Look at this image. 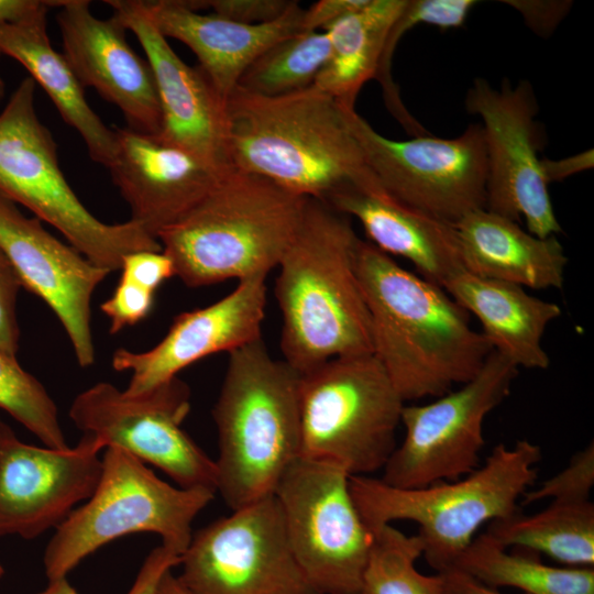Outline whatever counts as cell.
<instances>
[{
    "instance_id": "1",
    "label": "cell",
    "mask_w": 594,
    "mask_h": 594,
    "mask_svg": "<svg viewBox=\"0 0 594 594\" xmlns=\"http://www.w3.org/2000/svg\"><path fill=\"white\" fill-rule=\"evenodd\" d=\"M356 268L372 353L404 402L440 397L480 372L493 348L441 286L369 241L359 243Z\"/></svg>"
},
{
    "instance_id": "2",
    "label": "cell",
    "mask_w": 594,
    "mask_h": 594,
    "mask_svg": "<svg viewBox=\"0 0 594 594\" xmlns=\"http://www.w3.org/2000/svg\"><path fill=\"white\" fill-rule=\"evenodd\" d=\"M226 107L232 167L326 204L348 188L385 191L352 130L354 108L315 87L278 97L237 87Z\"/></svg>"
},
{
    "instance_id": "3",
    "label": "cell",
    "mask_w": 594,
    "mask_h": 594,
    "mask_svg": "<svg viewBox=\"0 0 594 594\" xmlns=\"http://www.w3.org/2000/svg\"><path fill=\"white\" fill-rule=\"evenodd\" d=\"M360 241L348 216L307 199L275 282L283 360L299 374L337 356L372 353Z\"/></svg>"
},
{
    "instance_id": "4",
    "label": "cell",
    "mask_w": 594,
    "mask_h": 594,
    "mask_svg": "<svg viewBox=\"0 0 594 594\" xmlns=\"http://www.w3.org/2000/svg\"><path fill=\"white\" fill-rule=\"evenodd\" d=\"M229 354L212 416L216 490L238 509L274 495L300 457L299 373L258 338Z\"/></svg>"
},
{
    "instance_id": "5",
    "label": "cell",
    "mask_w": 594,
    "mask_h": 594,
    "mask_svg": "<svg viewBox=\"0 0 594 594\" xmlns=\"http://www.w3.org/2000/svg\"><path fill=\"white\" fill-rule=\"evenodd\" d=\"M307 199L231 166L157 240L188 287L267 276L290 243Z\"/></svg>"
},
{
    "instance_id": "6",
    "label": "cell",
    "mask_w": 594,
    "mask_h": 594,
    "mask_svg": "<svg viewBox=\"0 0 594 594\" xmlns=\"http://www.w3.org/2000/svg\"><path fill=\"white\" fill-rule=\"evenodd\" d=\"M538 444L521 439L499 443L471 474L420 488L391 486L371 475H352L356 508L370 530L397 520L418 526L427 563L437 572L452 569L487 521L519 512L518 501L537 479Z\"/></svg>"
},
{
    "instance_id": "7",
    "label": "cell",
    "mask_w": 594,
    "mask_h": 594,
    "mask_svg": "<svg viewBox=\"0 0 594 594\" xmlns=\"http://www.w3.org/2000/svg\"><path fill=\"white\" fill-rule=\"evenodd\" d=\"M35 82L20 81L0 112V193L58 230L74 249L109 273L124 255L162 250L160 241L129 220L109 224L79 200L59 166L57 144L35 110Z\"/></svg>"
},
{
    "instance_id": "8",
    "label": "cell",
    "mask_w": 594,
    "mask_h": 594,
    "mask_svg": "<svg viewBox=\"0 0 594 594\" xmlns=\"http://www.w3.org/2000/svg\"><path fill=\"white\" fill-rule=\"evenodd\" d=\"M208 488H184L161 480L141 460L109 447L92 495L56 528L44 552L48 581L66 578L89 554L134 532H153L182 556L193 522L213 499Z\"/></svg>"
},
{
    "instance_id": "9",
    "label": "cell",
    "mask_w": 594,
    "mask_h": 594,
    "mask_svg": "<svg viewBox=\"0 0 594 594\" xmlns=\"http://www.w3.org/2000/svg\"><path fill=\"white\" fill-rule=\"evenodd\" d=\"M300 457L352 475L383 470L405 402L373 353L330 359L299 374Z\"/></svg>"
},
{
    "instance_id": "10",
    "label": "cell",
    "mask_w": 594,
    "mask_h": 594,
    "mask_svg": "<svg viewBox=\"0 0 594 594\" xmlns=\"http://www.w3.org/2000/svg\"><path fill=\"white\" fill-rule=\"evenodd\" d=\"M349 480L336 465L299 457L274 492L294 557L318 594H361L372 531Z\"/></svg>"
},
{
    "instance_id": "11",
    "label": "cell",
    "mask_w": 594,
    "mask_h": 594,
    "mask_svg": "<svg viewBox=\"0 0 594 594\" xmlns=\"http://www.w3.org/2000/svg\"><path fill=\"white\" fill-rule=\"evenodd\" d=\"M518 367L493 351L469 382L435 402L404 405L402 443L381 480L399 488H420L460 480L474 472L485 443L486 416L510 394Z\"/></svg>"
},
{
    "instance_id": "12",
    "label": "cell",
    "mask_w": 594,
    "mask_h": 594,
    "mask_svg": "<svg viewBox=\"0 0 594 594\" xmlns=\"http://www.w3.org/2000/svg\"><path fill=\"white\" fill-rule=\"evenodd\" d=\"M189 411L190 389L177 376L136 395L97 383L75 397L69 417L103 449L129 452L163 471L179 487L217 493L215 460L182 427Z\"/></svg>"
},
{
    "instance_id": "13",
    "label": "cell",
    "mask_w": 594,
    "mask_h": 594,
    "mask_svg": "<svg viewBox=\"0 0 594 594\" xmlns=\"http://www.w3.org/2000/svg\"><path fill=\"white\" fill-rule=\"evenodd\" d=\"M350 122L370 169L392 198L452 224L485 208L487 153L480 123L455 138L397 141L378 133L355 109Z\"/></svg>"
},
{
    "instance_id": "14",
    "label": "cell",
    "mask_w": 594,
    "mask_h": 594,
    "mask_svg": "<svg viewBox=\"0 0 594 594\" xmlns=\"http://www.w3.org/2000/svg\"><path fill=\"white\" fill-rule=\"evenodd\" d=\"M179 565L191 594H318L294 557L274 495L193 534Z\"/></svg>"
},
{
    "instance_id": "15",
    "label": "cell",
    "mask_w": 594,
    "mask_h": 594,
    "mask_svg": "<svg viewBox=\"0 0 594 594\" xmlns=\"http://www.w3.org/2000/svg\"><path fill=\"white\" fill-rule=\"evenodd\" d=\"M465 109L481 120L487 153L485 208L518 222L539 238L562 232L553 210L538 151L536 116L539 111L531 84L504 80L493 87L475 78L465 96Z\"/></svg>"
},
{
    "instance_id": "16",
    "label": "cell",
    "mask_w": 594,
    "mask_h": 594,
    "mask_svg": "<svg viewBox=\"0 0 594 594\" xmlns=\"http://www.w3.org/2000/svg\"><path fill=\"white\" fill-rule=\"evenodd\" d=\"M101 450L88 435L73 448L28 444L0 420V537L33 539L57 528L92 495Z\"/></svg>"
},
{
    "instance_id": "17",
    "label": "cell",
    "mask_w": 594,
    "mask_h": 594,
    "mask_svg": "<svg viewBox=\"0 0 594 594\" xmlns=\"http://www.w3.org/2000/svg\"><path fill=\"white\" fill-rule=\"evenodd\" d=\"M0 249L22 287L40 297L55 314L81 367L95 363L90 305L109 272L87 260L72 245L51 234L35 217L0 193Z\"/></svg>"
},
{
    "instance_id": "18",
    "label": "cell",
    "mask_w": 594,
    "mask_h": 594,
    "mask_svg": "<svg viewBox=\"0 0 594 594\" xmlns=\"http://www.w3.org/2000/svg\"><path fill=\"white\" fill-rule=\"evenodd\" d=\"M112 15L141 44L154 74L161 113L160 136L218 169L229 160L226 99L204 70L186 64L144 10L142 0H107Z\"/></svg>"
},
{
    "instance_id": "19",
    "label": "cell",
    "mask_w": 594,
    "mask_h": 594,
    "mask_svg": "<svg viewBox=\"0 0 594 594\" xmlns=\"http://www.w3.org/2000/svg\"><path fill=\"white\" fill-rule=\"evenodd\" d=\"M266 276L238 282L221 299L176 316L164 338L153 348L134 352L120 348L112 367L130 371L125 393L136 395L177 377L195 362L228 352L262 337L266 306Z\"/></svg>"
},
{
    "instance_id": "20",
    "label": "cell",
    "mask_w": 594,
    "mask_h": 594,
    "mask_svg": "<svg viewBox=\"0 0 594 594\" xmlns=\"http://www.w3.org/2000/svg\"><path fill=\"white\" fill-rule=\"evenodd\" d=\"M58 8L63 55L81 85L117 106L128 128L160 134L162 113L154 74L147 59L128 43L127 29L113 15L95 16L87 0H63Z\"/></svg>"
},
{
    "instance_id": "21",
    "label": "cell",
    "mask_w": 594,
    "mask_h": 594,
    "mask_svg": "<svg viewBox=\"0 0 594 594\" xmlns=\"http://www.w3.org/2000/svg\"><path fill=\"white\" fill-rule=\"evenodd\" d=\"M114 131L116 152L107 168L131 220L156 239L199 204L224 172L158 134L128 127Z\"/></svg>"
},
{
    "instance_id": "22",
    "label": "cell",
    "mask_w": 594,
    "mask_h": 594,
    "mask_svg": "<svg viewBox=\"0 0 594 594\" xmlns=\"http://www.w3.org/2000/svg\"><path fill=\"white\" fill-rule=\"evenodd\" d=\"M157 30L184 43L196 55L219 95L227 98L245 69L277 42L304 31V9L297 1L277 20L263 24L240 23L216 13H200L186 0L144 1Z\"/></svg>"
},
{
    "instance_id": "23",
    "label": "cell",
    "mask_w": 594,
    "mask_h": 594,
    "mask_svg": "<svg viewBox=\"0 0 594 594\" xmlns=\"http://www.w3.org/2000/svg\"><path fill=\"white\" fill-rule=\"evenodd\" d=\"M360 221L374 246L409 261L420 276L439 285L464 270L454 224L406 206L385 191L348 188L327 202Z\"/></svg>"
},
{
    "instance_id": "24",
    "label": "cell",
    "mask_w": 594,
    "mask_h": 594,
    "mask_svg": "<svg viewBox=\"0 0 594 594\" xmlns=\"http://www.w3.org/2000/svg\"><path fill=\"white\" fill-rule=\"evenodd\" d=\"M442 288L482 326V334L515 366L546 370L550 359L541 341L547 327L561 316L551 301L529 295L524 287L474 275L465 270Z\"/></svg>"
},
{
    "instance_id": "25",
    "label": "cell",
    "mask_w": 594,
    "mask_h": 594,
    "mask_svg": "<svg viewBox=\"0 0 594 594\" xmlns=\"http://www.w3.org/2000/svg\"><path fill=\"white\" fill-rule=\"evenodd\" d=\"M464 270L532 289L561 288L568 257L556 235L539 238L486 208L454 223Z\"/></svg>"
},
{
    "instance_id": "26",
    "label": "cell",
    "mask_w": 594,
    "mask_h": 594,
    "mask_svg": "<svg viewBox=\"0 0 594 594\" xmlns=\"http://www.w3.org/2000/svg\"><path fill=\"white\" fill-rule=\"evenodd\" d=\"M48 10L16 23L0 24V53L19 62L50 97L63 120L78 132L96 163L106 167L116 152V131L89 106L84 86L47 34Z\"/></svg>"
},
{
    "instance_id": "27",
    "label": "cell",
    "mask_w": 594,
    "mask_h": 594,
    "mask_svg": "<svg viewBox=\"0 0 594 594\" xmlns=\"http://www.w3.org/2000/svg\"><path fill=\"white\" fill-rule=\"evenodd\" d=\"M407 0H369L328 25L331 57L312 87L354 108L363 85L375 79L387 36Z\"/></svg>"
},
{
    "instance_id": "28",
    "label": "cell",
    "mask_w": 594,
    "mask_h": 594,
    "mask_svg": "<svg viewBox=\"0 0 594 594\" xmlns=\"http://www.w3.org/2000/svg\"><path fill=\"white\" fill-rule=\"evenodd\" d=\"M505 548L543 553L572 568H594V504L551 502L534 515L519 512L490 522L486 531Z\"/></svg>"
},
{
    "instance_id": "29",
    "label": "cell",
    "mask_w": 594,
    "mask_h": 594,
    "mask_svg": "<svg viewBox=\"0 0 594 594\" xmlns=\"http://www.w3.org/2000/svg\"><path fill=\"white\" fill-rule=\"evenodd\" d=\"M528 552H510L484 532L474 537L453 568L497 590L513 587L522 594H594V568L550 565L537 553Z\"/></svg>"
},
{
    "instance_id": "30",
    "label": "cell",
    "mask_w": 594,
    "mask_h": 594,
    "mask_svg": "<svg viewBox=\"0 0 594 594\" xmlns=\"http://www.w3.org/2000/svg\"><path fill=\"white\" fill-rule=\"evenodd\" d=\"M331 57L324 31H300L272 45L242 74L238 87L249 92L278 97L308 89Z\"/></svg>"
},
{
    "instance_id": "31",
    "label": "cell",
    "mask_w": 594,
    "mask_h": 594,
    "mask_svg": "<svg viewBox=\"0 0 594 594\" xmlns=\"http://www.w3.org/2000/svg\"><path fill=\"white\" fill-rule=\"evenodd\" d=\"M371 531L361 594H444L442 573L428 575L416 568L424 552L417 535L408 536L392 524Z\"/></svg>"
},
{
    "instance_id": "32",
    "label": "cell",
    "mask_w": 594,
    "mask_h": 594,
    "mask_svg": "<svg viewBox=\"0 0 594 594\" xmlns=\"http://www.w3.org/2000/svg\"><path fill=\"white\" fill-rule=\"evenodd\" d=\"M477 3L475 0H407L406 7L394 23L375 79L383 88L388 110L409 134L419 135L426 130L405 107L392 77V59L397 43L407 31L418 24L440 29L460 28Z\"/></svg>"
},
{
    "instance_id": "33",
    "label": "cell",
    "mask_w": 594,
    "mask_h": 594,
    "mask_svg": "<svg viewBox=\"0 0 594 594\" xmlns=\"http://www.w3.org/2000/svg\"><path fill=\"white\" fill-rule=\"evenodd\" d=\"M0 408L47 448H68L56 404L44 386L24 371L15 356L0 349Z\"/></svg>"
},
{
    "instance_id": "34",
    "label": "cell",
    "mask_w": 594,
    "mask_h": 594,
    "mask_svg": "<svg viewBox=\"0 0 594 594\" xmlns=\"http://www.w3.org/2000/svg\"><path fill=\"white\" fill-rule=\"evenodd\" d=\"M594 485V444L593 441L575 453L569 464L536 490L527 491L521 497V505H530L542 499L551 502L588 501Z\"/></svg>"
},
{
    "instance_id": "35",
    "label": "cell",
    "mask_w": 594,
    "mask_h": 594,
    "mask_svg": "<svg viewBox=\"0 0 594 594\" xmlns=\"http://www.w3.org/2000/svg\"><path fill=\"white\" fill-rule=\"evenodd\" d=\"M155 293L120 277L111 295L100 305V310L110 320V333H118L143 320L151 311Z\"/></svg>"
},
{
    "instance_id": "36",
    "label": "cell",
    "mask_w": 594,
    "mask_h": 594,
    "mask_svg": "<svg viewBox=\"0 0 594 594\" xmlns=\"http://www.w3.org/2000/svg\"><path fill=\"white\" fill-rule=\"evenodd\" d=\"M194 10L212 13L245 24H263L280 18L294 3L290 0H187Z\"/></svg>"
},
{
    "instance_id": "37",
    "label": "cell",
    "mask_w": 594,
    "mask_h": 594,
    "mask_svg": "<svg viewBox=\"0 0 594 594\" xmlns=\"http://www.w3.org/2000/svg\"><path fill=\"white\" fill-rule=\"evenodd\" d=\"M21 287L18 274L0 249V349L13 356L19 349L16 298Z\"/></svg>"
},
{
    "instance_id": "38",
    "label": "cell",
    "mask_w": 594,
    "mask_h": 594,
    "mask_svg": "<svg viewBox=\"0 0 594 594\" xmlns=\"http://www.w3.org/2000/svg\"><path fill=\"white\" fill-rule=\"evenodd\" d=\"M121 277L153 293L168 278L175 276L172 258L163 251L143 250L123 256Z\"/></svg>"
},
{
    "instance_id": "39",
    "label": "cell",
    "mask_w": 594,
    "mask_h": 594,
    "mask_svg": "<svg viewBox=\"0 0 594 594\" xmlns=\"http://www.w3.org/2000/svg\"><path fill=\"white\" fill-rule=\"evenodd\" d=\"M516 10L525 24L538 36L547 38L554 33L573 7L570 0H503Z\"/></svg>"
},
{
    "instance_id": "40",
    "label": "cell",
    "mask_w": 594,
    "mask_h": 594,
    "mask_svg": "<svg viewBox=\"0 0 594 594\" xmlns=\"http://www.w3.org/2000/svg\"><path fill=\"white\" fill-rule=\"evenodd\" d=\"M179 562L180 556L161 543L145 558L128 594H154L162 578Z\"/></svg>"
},
{
    "instance_id": "41",
    "label": "cell",
    "mask_w": 594,
    "mask_h": 594,
    "mask_svg": "<svg viewBox=\"0 0 594 594\" xmlns=\"http://www.w3.org/2000/svg\"><path fill=\"white\" fill-rule=\"evenodd\" d=\"M369 0H320L304 10V31H320L337 20L362 9Z\"/></svg>"
},
{
    "instance_id": "42",
    "label": "cell",
    "mask_w": 594,
    "mask_h": 594,
    "mask_svg": "<svg viewBox=\"0 0 594 594\" xmlns=\"http://www.w3.org/2000/svg\"><path fill=\"white\" fill-rule=\"evenodd\" d=\"M540 165L548 185L553 182H562L570 176L593 168L594 151L588 148L561 160L541 158Z\"/></svg>"
},
{
    "instance_id": "43",
    "label": "cell",
    "mask_w": 594,
    "mask_h": 594,
    "mask_svg": "<svg viewBox=\"0 0 594 594\" xmlns=\"http://www.w3.org/2000/svg\"><path fill=\"white\" fill-rule=\"evenodd\" d=\"M62 1L41 0H0V24L16 23L28 20L52 7H59Z\"/></svg>"
},
{
    "instance_id": "44",
    "label": "cell",
    "mask_w": 594,
    "mask_h": 594,
    "mask_svg": "<svg viewBox=\"0 0 594 594\" xmlns=\"http://www.w3.org/2000/svg\"><path fill=\"white\" fill-rule=\"evenodd\" d=\"M444 594H505L497 588L480 583L458 569L442 572Z\"/></svg>"
},
{
    "instance_id": "45",
    "label": "cell",
    "mask_w": 594,
    "mask_h": 594,
    "mask_svg": "<svg viewBox=\"0 0 594 594\" xmlns=\"http://www.w3.org/2000/svg\"><path fill=\"white\" fill-rule=\"evenodd\" d=\"M172 571L162 578L154 594H191Z\"/></svg>"
},
{
    "instance_id": "46",
    "label": "cell",
    "mask_w": 594,
    "mask_h": 594,
    "mask_svg": "<svg viewBox=\"0 0 594 594\" xmlns=\"http://www.w3.org/2000/svg\"><path fill=\"white\" fill-rule=\"evenodd\" d=\"M38 594H79L66 578L48 581L47 587Z\"/></svg>"
},
{
    "instance_id": "47",
    "label": "cell",
    "mask_w": 594,
    "mask_h": 594,
    "mask_svg": "<svg viewBox=\"0 0 594 594\" xmlns=\"http://www.w3.org/2000/svg\"><path fill=\"white\" fill-rule=\"evenodd\" d=\"M0 56H1V53H0ZM4 94H6V84L0 75V102L2 101L4 97Z\"/></svg>"
},
{
    "instance_id": "48",
    "label": "cell",
    "mask_w": 594,
    "mask_h": 594,
    "mask_svg": "<svg viewBox=\"0 0 594 594\" xmlns=\"http://www.w3.org/2000/svg\"><path fill=\"white\" fill-rule=\"evenodd\" d=\"M3 573H4V569H3V566L0 564V576H2Z\"/></svg>"
}]
</instances>
